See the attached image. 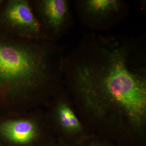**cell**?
<instances>
[{
    "label": "cell",
    "mask_w": 146,
    "mask_h": 146,
    "mask_svg": "<svg viewBox=\"0 0 146 146\" xmlns=\"http://www.w3.org/2000/svg\"><path fill=\"white\" fill-rule=\"evenodd\" d=\"M58 112L60 124L64 128L70 131L80 130L79 121L70 108L65 104H62L58 109Z\"/></svg>",
    "instance_id": "cell-7"
},
{
    "label": "cell",
    "mask_w": 146,
    "mask_h": 146,
    "mask_svg": "<svg viewBox=\"0 0 146 146\" xmlns=\"http://www.w3.org/2000/svg\"><path fill=\"white\" fill-rule=\"evenodd\" d=\"M136 41L94 35L73 51L68 60L76 89L85 95L102 96L140 122L146 107L144 77L131 70L140 58Z\"/></svg>",
    "instance_id": "cell-1"
},
{
    "label": "cell",
    "mask_w": 146,
    "mask_h": 146,
    "mask_svg": "<svg viewBox=\"0 0 146 146\" xmlns=\"http://www.w3.org/2000/svg\"><path fill=\"white\" fill-rule=\"evenodd\" d=\"M37 133L36 125L30 120H10L0 124L1 134L9 141L19 145L31 143Z\"/></svg>",
    "instance_id": "cell-6"
},
{
    "label": "cell",
    "mask_w": 146,
    "mask_h": 146,
    "mask_svg": "<svg viewBox=\"0 0 146 146\" xmlns=\"http://www.w3.org/2000/svg\"><path fill=\"white\" fill-rule=\"evenodd\" d=\"M63 47L22 38L0 27V94L45 86L63 71Z\"/></svg>",
    "instance_id": "cell-2"
},
{
    "label": "cell",
    "mask_w": 146,
    "mask_h": 146,
    "mask_svg": "<svg viewBox=\"0 0 146 146\" xmlns=\"http://www.w3.org/2000/svg\"><path fill=\"white\" fill-rule=\"evenodd\" d=\"M76 12L85 26L95 30L112 27L126 16L128 7L121 0H78Z\"/></svg>",
    "instance_id": "cell-5"
},
{
    "label": "cell",
    "mask_w": 146,
    "mask_h": 146,
    "mask_svg": "<svg viewBox=\"0 0 146 146\" xmlns=\"http://www.w3.org/2000/svg\"><path fill=\"white\" fill-rule=\"evenodd\" d=\"M84 146H111L110 145L104 143H92L85 144Z\"/></svg>",
    "instance_id": "cell-8"
},
{
    "label": "cell",
    "mask_w": 146,
    "mask_h": 146,
    "mask_svg": "<svg viewBox=\"0 0 146 146\" xmlns=\"http://www.w3.org/2000/svg\"><path fill=\"white\" fill-rule=\"evenodd\" d=\"M47 40L57 44L72 28L74 18L68 0H29Z\"/></svg>",
    "instance_id": "cell-3"
},
{
    "label": "cell",
    "mask_w": 146,
    "mask_h": 146,
    "mask_svg": "<svg viewBox=\"0 0 146 146\" xmlns=\"http://www.w3.org/2000/svg\"><path fill=\"white\" fill-rule=\"evenodd\" d=\"M0 27L22 38L48 40L29 0H6L0 11Z\"/></svg>",
    "instance_id": "cell-4"
},
{
    "label": "cell",
    "mask_w": 146,
    "mask_h": 146,
    "mask_svg": "<svg viewBox=\"0 0 146 146\" xmlns=\"http://www.w3.org/2000/svg\"><path fill=\"white\" fill-rule=\"evenodd\" d=\"M6 0H0V11L1 10Z\"/></svg>",
    "instance_id": "cell-9"
}]
</instances>
